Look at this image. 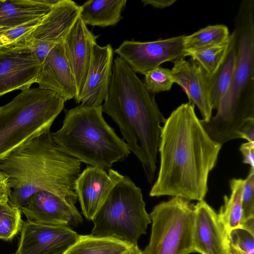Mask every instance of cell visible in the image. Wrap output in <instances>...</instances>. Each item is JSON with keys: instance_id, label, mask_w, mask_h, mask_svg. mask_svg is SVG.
Listing matches in <instances>:
<instances>
[{"instance_id": "obj_1", "label": "cell", "mask_w": 254, "mask_h": 254, "mask_svg": "<svg viewBox=\"0 0 254 254\" xmlns=\"http://www.w3.org/2000/svg\"><path fill=\"white\" fill-rule=\"evenodd\" d=\"M222 145L214 141L188 102L175 109L162 126L158 152L160 167L149 192L203 200L208 179L215 167Z\"/></svg>"}, {"instance_id": "obj_2", "label": "cell", "mask_w": 254, "mask_h": 254, "mask_svg": "<svg viewBox=\"0 0 254 254\" xmlns=\"http://www.w3.org/2000/svg\"><path fill=\"white\" fill-rule=\"evenodd\" d=\"M103 112L119 126L130 151L140 162L148 182L154 180L161 124L165 121L144 82L119 56L102 105Z\"/></svg>"}, {"instance_id": "obj_3", "label": "cell", "mask_w": 254, "mask_h": 254, "mask_svg": "<svg viewBox=\"0 0 254 254\" xmlns=\"http://www.w3.org/2000/svg\"><path fill=\"white\" fill-rule=\"evenodd\" d=\"M52 133L48 130L37 135L0 160V171L7 179L9 201L19 209L41 190L71 205L78 199L75 184L81 162L62 151Z\"/></svg>"}, {"instance_id": "obj_4", "label": "cell", "mask_w": 254, "mask_h": 254, "mask_svg": "<svg viewBox=\"0 0 254 254\" xmlns=\"http://www.w3.org/2000/svg\"><path fill=\"white\" fill-rule=\"evenodd\" d=\"M230 34L236 53L228 89L208 122L202 124L210 136L222 145L239 137V131L254 120V0L240 4Z\"/></svg>"}, {"instance_id": "obj_5", "label": "cell", "mask_w": 254, "mask_h": 254, "mask_svg": "<svg viewBox=\"0 0 254 254\" xmlns=\"http://www.w3.org/2000/svg\"><path fill=\"white\" fill-rule=\"evenodd\" d=\"M102 105L65 110L62 127L52 133L57 146L73 158L105 170L130 154L128 146L105 121Z\"/></svg>"}, {"instance_id": "obj_6", "label": "cell", "mask_w": 254, "mask_h": 254, "mask_svg": "<svg viewBox=\"0 0 254 254\" xmlns=\"http://www.w3.org/2000/svg\"><path fill=\"white\" fill-rule=\"evenodd\" d=\"M56 92L39 87L21 91L0 107V160L48 130L64 107Z\"/></svg>"}, {"instance_id": "obj_7", "label": "cell", "mask_w": 254, "mask_h": 254, "mask_svg": "<svg viewBox=\"0 0 254 254\" xmlns=\"http://www.w3.org/2000/svg\"><path fill=\"white\" fill-rule=\"evenodd\" d=\"M114 185L93 219L90 235L137 246L151 223L141 189L131 179L113 170Z\"/></svg>"}, {"instance_id": "obj_8", "label": "cell", "mask_w": 254, "mask_h": 254, "mask_svg": "<svg viewBox=\"0 0 254 254\" xmlns=\"http://www.w3.org/2000/svg\"><path fill=\"white\" fill-rule=\"evenodd\" d=\"M193 206L178 196L156 205L149 214L151 232L143 254L193 253Z\"/></svg>"}, {"instance_id": "obj_9", "label": "cell", "mask_w": 254, "mask_h": 254, "mask_svg": "<svg viewBox=\"0 0 254 254\" xmlns=\"http://www.w3.org/2000/svg\"><path fill=\"white\" fill-rule=\"evenodd\" d=\"M185 35L149 42L126 40L114 52L132 69L144 75L167 62L187 56L184 47Z\"/></svg>"}, {"instance_id": "obj_10", "label": "cell", "mask_w": 254, "mask_h": 254, "mask_svg": "<svg viewBox=\"0 0 254 254\" xmlns=\"http://www.w3.org/2000/svg\"><path fill=\"white\" fill-rule=\"evenodd\" d=\"M41 66L26 39L0 49V97L29 89L36 82Z\"/></svg>"}, {"instance_id": "obj_11", "label": "cell", "mask_w": 254, "mask_h": 254, "mask_svg": "<svg viewBox=\"0 0 254 254\" xmlns=\"http://www.w3.org/2000/svg\"><path fill=\"white\" fill-rule=\"evenodd\" d=\"M16 251L13 254H64L79 239L71 227L23 222Z\"/></svg>"}, {"instance_id": "obj_12", "label": "cell", "mask_w": 254, "mask_h": 254, "mask_svg": "<svg viewBox=\"0 0 254 254\" xmlns=\"http://www.w3.org/2000/svg\"><path fill=\"white\" fill-rule=\"evenodd\" d=\"M170 70L174 83L186 93L189 102L196 106L203 122L212 117L213 109L212 97L213 76L208 74L194 60L181 58L174 63Z\"/></svg>"}, {"instance_id": "obj_13", "label": "cell", "mask_w": 254, "mask_h": 254, "mask_svg": "<svg viewBox=\"0 0 254 254\" xmlns=\"http://www.w3.org/2000/svg\"><path fill=\"white\" fill-rule=\"evenodd\" d=\"M20 210L27 220L48 225L77 227L83 221L74 205L45 190L32 194Z\"/></svg>"}, {"instance_id": "obj_14", "label": "cell", "mask_w": 254, "mask_h": 254, "mask_svg": "<svg viewBox=\"0 0 254 254\" xmlns=\"http://www.w3.org/2000/svg\"><path fill=\"white\" fill-rule=\"evenodd\" d=\"M194 252L232 254L229 234L218 214L205 201L194 205Z\"/></svg>"}, {"instance_id": "obj_15", "label": "cell", "mask_w": 254, "mask_h": 254, "mask_svg": "<svg viewBox=\"0 0 254 254\" xmlns=\"http://www.w3.org/2000/svg\"><path fill=\"white\" fill-rule=\"evenodd\" d=\"M114 51L108 44L95 43L85 81L77 103L87 106L102 105L108 92L112 74Z\"/></svg>"}, {"instance_id": "obj_16", "label": "cell", "mask_w": 254, "mask_h": 254, "mask_svg": "<svg viewBox=\"0 0 254 254\" xmlns=\"http://www.w3.org/2000/svg\"><path fill=\"white\" fill-rule=\"evenodd\" d=\"M114 183L111 169L107 173L103 169L89 166L80 173L75 182V191L82 213L87 219L92 220L106 199Z\"/></svg>"}, {"instance_id": "obj_17", "label": "cell", "mask_w": 254, "mask_h": 254, "mask_svg": "<svg viewBox=\"0 0 254 254\" xmlns=\"http://www.w3.org/2000/svg\"><path fill=\"white\" fill-rule=\"evenodd\" d=\"M42 89L54 91L66 102L74 98L76 87L63 41L50 51L42 64L36 82Z\"/></svg>"}, {"instance_id": "obj_18", "label": "cell", "mask_w": 254, "mask_h": 254, "mask_svg": "<svg viewBox=\"0 0 254 254\" xmlns=\"http://www.w3.org/2000/svg\"><path fill=\"white\" fill-rule=\"evenodd\" d=\"M98 37L88 29L79 16L63 40L64 52L75 81V101L83 88L90 64L92 46L97 43Z\"/></svg>"}, {"instance_id": "obj_19", "label": "cell", "mask_w": 254, "mask_h": 254, "mask_svg": "<svg viewBox=\"0 0 254 254\" xmlns=\"http://www.w3.org/2000/svg\"><path fill=\"white\" fill-rule=\"evenodd\" d=\"M80 6L71 0H59L26 38L59 43L63 41L79 16Z\"/></svg>"}, {"instance_id": "obj_20", "label": "cell", "mask_w": 254, "mask_h": 254, "mask_svg": "<svg viewBox=\"0 0 254 254\" xmlns=\"http://www.w3.org/2000/svg\"><path fill=\"white\" fill-rule=\"evenodd\" d=\"M59 0H0V31L42 18Z\"/></svg>"}, {"instance_id": "obj_21", "label": "cell", "mask_w": 254, "mask_h": 254, "mask_svg": "<svg viewBox=\"0 0 254 254\" xmlns=\"http://www.w3.org/2000/svg\"><path fill=\"white\" fill-rule=\"evenodd\" d=\"M127 0H90L80 6L79 16L86 25L105 27L116 25L123 18Z\"/></svg>"}, {"instance_id": "obj_22", "label": "cell", "mask_w": 254, "mask_h": 254, "mask_svg": "<svg viewBox=\"0 0 254 254\" xmlns=\"http://www.w3.org/2000/svg\"><path fill=\"white\" fill-rule=\"evenodd\" d=\"M231 193L224 196V204L217 213L228 234L242 227L243 222L242 194L244 180L233 178L230 181Z\"/></svg>"}, {"instance_id": "obj_23", "label": "cell", "mask_w": 254, "mask_h": 254, "mask_svg": "<svg viewBox=\"0 0 254 254\" xmlns=\"http://www.w3.org/2000/svg\"><path fill=\"white\" fill-rule=\"evenodd\" d=\"M135 247L115 239L89 234L80 235L78 240L64 254H124Z\"/></svg>"}, {"instance_id": "obj_24", "label": "cell", "mask_w": 254, "mask_h": 254, "mask_svg": "<svg viewBox=\"0 0 254 254\" xmlns=\"http://www.w3.org/2000/svg\"><path fill=\"white\" fill-rule=\"evenodd\" d=\"M230 34L223 24L208 25L190 35H185L184 47L188 53L219 45L227 41Z\"/></svg>"}, {"instance_id": "obj_25", "label": "cell", "mask_w": 254, "mask_h": 254, "mask_svg": "<svg viewBox=\"0 0 254 254\" xmlns=\"http://www.w3.org/2000/svg\"><path fill=\"white\" fill-rule=\"evenodd\" d=\"M236 62L235 47L230 35V45L226 56L213 76L212 97L213 109L216 110L230 85L233 75Z\"/></svg>"}, {"instance_id": "obj_26", "label": "cell", "mask_w": 254, "mask_h": 254, "mask_svg": "<svg viewBox=\"0 0 254 254\" xmlns=\"http://www.w3.org/2000/svg\"><path fill=\"white\" fill-rule=\"evenodd\" d=\"M230 45V35L226 42L188 53L187 56L197 62L205 72L213 76L223 62Z\"/></svg>"}, {"instance_id": "obj_27", "label": "cell", "mask_w": 254, "mask_h": 254, "mask_svg": "<svg viewBox=\"0 0 254 254\" xmlns=\"http://www.w3.org/2000/svg\"><path fill=\"white\" fill-rule=\"evenodd\" d=\"M20 209L8 201H0V239L8 241L21 231L23 221Z\"/></svg>"}, {"instance_id": "obj_28", "label": "cell", "mask_w": 254, "mask_h": 254, "mask_svg": "<svg viewBox=\"0 0 254 254\" xmlns=\"http://www.w3.org/2000/svg\"><path fill=\"white\" fill-rule=\"evenodd\" d=\"M144 76L146 88L154 94L169 91L174 83L170 70L160 66L149 71Z\"/></svg>"}, {"instance_id": "obj_29", "label": "cell", "mask_w": 254, "mask_h": 254, "mask_svg": "<svg viewBox=\"0 0 254 254\" xmlns=\"http://www.w3.org/2000/svg\"><path fill=\"white\" fill-rule=\"evenodd\" d=\"M44 17L18 27L0 31V49L26 39Z\"/></svg>"}, {"instance_id": "obj_30", "label": "cell", "mask_w": 254, "mask_h": 254, "mask_svg": "<svg viewBox=\"0 0 254 254\" xmlns=\"http://www.w3.org/2000/svg\"><path fill=\"white\" fill-rule=\"evenodd\" d=\"M232 254H254V236L239 228L229 234Z\"/></svg>"}, {"instance_id": "obj_31", "label": "cell", "mask_w": 254, "mask_h": 254, "mask_svg": "<svg viewBox=\"0 0 254 254\" xmlns=\"http://www.w3.org/2000/svg\"><path fill=\"white\" fill-rule=\"evenodd\" d=\"M243 221L254 218V167H251L244 180L242 194Z\"/></svg>"}, {"instance_id": "obj_32", "label": "cell", "mask_w": 254, "mask_h": 254, "mask_svg": "<svg viewBox=\"0 0 254 254\" xmlns=\"http://www.w3.org/2000/svg\"><path fill=\"white\" fill-rule=\"evenodd\" d=\"M31 49L37 61L41 64L43 63L50 51L57 44L56 43L43 40H28Z\"/></svg>"}, {"instance_id": "obj_33", "label": "cell", "mask_w": 254, "mask_h": 254, "mask_svg": "<svg viewBox=\"0 0 254 254\" xmlns=\"http://www.w3.org/2000/svg\"><path fill=\"white\" fill-rule=\"evenodd\" d=\"M239 150L243 156V162L254 167V142L242 143Z\"/></svg>"}, {"instance_id": "obj_34", "label": "cell", "mask_w": 254, "mask_h": 254, "mask_svg": "<svg viewBox=\"0 0 254 254\" xmlns=\"http://www.w3.org/2000/svg\"><path fill=\"white\" fill-rule=\"evenodd\" d=\"M239 137L254 142V120L247 122L240 129Z\"/></svg>"}, {"instance_id": "obj_35", "label": "cell", "mask_w": 254, "mask_h": 254, "mask_svg": "<svg viewBox=\"0 0 254 254\" xmlns=\"http://www.w3.org/2000/svg\"><path fill=\"white\" fill-rule=\"evenodd\" d=\"M9 189L7 179L5 175L0 171V201L9 200Z\"/></svg>"}, {"instance_id": "obj_36", "label": "cell", "mask_w": 254, "mask_h": 254, "mask_svg": "<svg viewBox=\"0 0 254 254\" xmlns=\"http://www.w3.org/2000/svg\"><path fill=\"white\" fill-rule=\"evenodd\" d=\"M176 0H143L142 2L144 5H151L155 8L163 9L172 5Z\"/></svg>"}, {"instance_id": "obj_37", "label": "cell", "mask_w": 254, "mask_h": 254, "mask_svg": "<svg viewBox=\"0 0 254 254\" xmlns=\"http://www.w3.org/2000/svg\"><path fill=\"white\" fill-rule=\"evenodd\" d=\"M124 254H143V253L142 251L139 249L138 247L136 246Z\"/></svg>"}]
</instances>
